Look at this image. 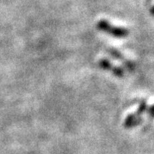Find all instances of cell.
Segmentation results:
<instances>
[{
    "mask_svg": "<svg viewBox=\"0 0 154 154\" xmlns=\"http://www.w3.org/2000/svg\"><path fill=\"white\" fill-rule=\"evenodd\" d=\"M151 2H152V0H146V4L148 6V8L151 6Z\"/></svg>",
    "mask_w": 154,
    "mask_h": 154,
    "instance_id": "52a82bcc",
    "label": "cell"
},
{
    "mask_svg": "<svg viewBox=\"0 0 154 154\" xmlns=\"http://www.w3.org/2000/svg\"><path fill=\"white\" fill-rule=\"evenodd\" d=\"M98 65H99L100 68H102L104 70H107V71H110L112 74H114L117 77H122L124 75V71L120 68V67H117L112 65V63L108 61L107 59H101L98 62Z\"/></svg>",
    "mask_w": 154,
    "mask_h": 154,
    "instance_id": "7a4b0ae2",
    "label": "cell"
},
{
    "mask_svg": "<svg viewBox=\"0 0 154 154\" xmlns=\"http://www.w3.org/2000/svg\"><path fill=\"white\" fill-rule=\"evenodd\" d=\"M141 114H139L137 111L133 113V114H130L126 117L125 121H124V127L127 129L133 128L136 125H138L141 122Z\"/></svg>",
    "mask_w": 154,
    "mask_h": 154,
    "instance_id": "3957f363",
    "label": "cell"
},
{
    "mask_svg": "<svg viewBox=\"0 0 154 154\" xmlns=\"http://www.w3.org/2000/svg\"><path fill=\"white\" fill-rule=\"evenodd\" d=\"M149 9V11H150V13H151L153 16H154V5H151L150 7L148 8Z\"/></svg>",
    "mask_w": 154,
    "mask_h": 154,
    "instance_id": "8992f818",
    "label": "cell"
},
{
    "mask_svg": "<svg viewBox=\"0 0 154 154\" xmlns=\"http://www.w3.org/2000/svg\"><path fill=\"white\" fill-rule=\"evenodd\" d=\"M109 52V54L111 55L112 57H114L115 59H118V60H121L124 62V65L126 66V68H127L129 71H131V70H133L134 69V64L130 62V61H128V60H126L124 56L120 53V52L118 50H116V49H113V48H109L108 50H107Z\"/></svg>",
    "mask_w": 154,
    "mask_h": 154,
    "instance_id": "277c9868",
    "label": "cell"
},
{
    "mask_svg": "<svg viewBox=\"0 0 154 154\" xmlns=\"http://www.w3.org/2000/svg\"><path fill=\"white\" fill-rule=\"evenodd\" d=\"M147 112H148V114L150 117H153L154 118V105L150 106L148 109H147Z\"/></svg>",
    "mask_w": 154,
    "mask_h": 154,
    "instance_id": "5b68a950",
    "label": "cell"
},
{
    "mask_svg": "<svg viewBox=\"0 0 154 154\" xmlns=\"http://www.w3.org/2000/svg\"><path fill=\"white\" fill-rule=\"evenodd\" d=\"M96 27L100 31L107 33V34L114 36V37H117V38L126 37L129 33L127 29L112 25V24L107 20H99L96 24Z\"/></svg>",
    "mask_w": 154,
    "mask_h": 154,
    "instance_id": "6da1fadb",
    "label": "cell"
}]
</instances>
